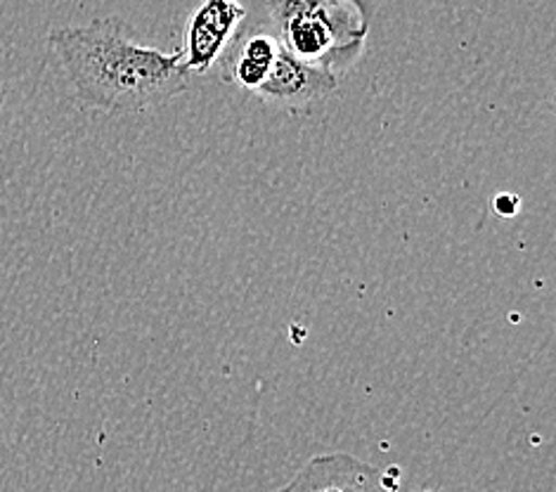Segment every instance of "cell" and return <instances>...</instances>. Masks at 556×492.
<instances>
[{
  "label": "cell",
  "mask_w": 556,
  "mask_h": 492,
  "mask_svg": "<svg viewBox=\"0 0 556 492\" xmlns=\"http://www.w3.org/2000/svg\"><path fill=\"white\" fill-rule=\"evenodd\" d=\"M268 10L273 34L289 55L329 72L361 52L369 29L357 0H270Z\"/></svg>",
  "instance_id": "7a4b0ae2"
},
{
  "label": "cell",
  "mask_w": 556,
  "mask_h": 492,
  "mask_svg": "<svg viewBox=\"0 0 556 492\" xmlns=\"http://www.w3.org/2000/svg\"><path fill=\"white\" fill-rule=\"evenodd\" d=\"M48 46L86 108L110 114L156 110L185 92L190 74L180 50L162 52L130 41L124 24L96 20L50 31Z\"/></svg>",
  "instance_id": "6da1fadb"
},
{
  "label": "cell",
  "mask_w": 556,
  "mask_h": 492,
  "mask_svg": "<svg viewBox=\"0 0 556 492\" xmlns=\"http://www.w3.org/2000/svg\"><path fill=\"white\" fill-rule=\"evenodd\" d=\"M244 17L247 10L240 0H204L185 26V43L180 48L185 72L206 74L228 50Z\"/></svg>",
  "instance_id": "3957f363"
},
{
  "label": "cell",
  "mask_w": 556,
  "mask_h": 492,
  "mask_svg": "<svg viewBox=\"0 0 556 492\" xmlns=\"http://www.w3.org/2000/svg\"><path fill=\"white\" fill-rule=\"evenodd\" d=\"M337 86L339 81L334 72L303 62L289 55L282 48L268 81L256 90V96L270 104H277V108L303 110L313 102H320L327 96H332Z\"/></svg>",
  "instance_id": "5b68a950"
},
{
  "label": "cell",
  "mask_w": 556,
  "mask_h": 492,
  "mask_svg": "<svg viewBox=\"0 0 556 492\" xmlns=\"http://www.w3.org/2000/svg\"><path fill=\"white\" fill-rule=\"evenodd\" d=\"M280 50L282 46L275 34L251 31L240 38L235 36V41L223 52V58H228L225 60V78L242 90L256 92L268 81Z\"/></svg>",
  "instance_id": "8992f818"
},
{
  "label": "cell",
  "mask_w": 556,
  "mask_h": 492,
  "mask_svg": "<svg viewBox=\"0 0 556 492\" xmlns=\"http://www.w3.org/2000/svg\"><path fill=\"white\" fill-rule=\"evenodd\" d=\"M275 492H391L389 476L346 452L311 459L294 481Z\"/></svg>",
  "instance_id": "277c9868"
}]
</instances>
